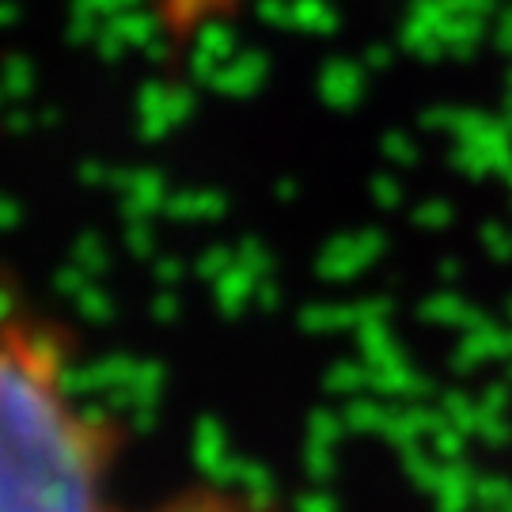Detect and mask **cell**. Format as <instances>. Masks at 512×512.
<instances>
[{
    "instance_id": "obj_1",
    "label": "cell",
    "mask_w": 512,
    "mask_h": 512,
    "mask_svg": "<svg viewBox=\"0 0 512 512\" xmlns=\"http://www.w3.org/2000/svg\"><path fill=\"white\" fill-rule=\"evenodd\" d=\"M122 440L76 391L65 323L0 274V512H114Z\"/></svg>"
},
{
    "instance_id": "obj_2",
    "label": "cell",
    "mask_w": 512,
    "mask_h": 512,
    "mask_svg": "<svg viewBox=\"0 0 512 512\" xmlns=\"http://www.w3.org/2000/svg\"><path fill=\"white\" fill-rule=\"evenodd\" d=\"M262 0H145L148 31L164 61H186L205 38L232 27Z\"/></svg>"
},
{
    "instance_id": "obj_3",
    "label": "cell",
    "mask_w": 512,
    "mask_h": 512,
    "mask_svg": "<svg viewBox=\"0 0 512 512\" xmlns=\"http://www.w3.org/2000/svg\"><path fill=\"white\" fill-rule=\"evenodd\" d=\"M141 512H281L277 505L262 501V497L236 490V486H213V482H198V486H183L164 501L148 505Z\"/></svg>"
}]
</instances>
